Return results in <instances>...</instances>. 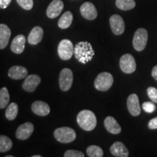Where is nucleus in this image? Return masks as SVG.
Wrapping results in <instances>:
<instances>
[{"label":"nucleus","instance_id":"23","mask_svg":"<svg viewBox=\"0 0 157 157\" xmlns=\"http://www.w3.org/2000/svg\"><path fill=\"white\" fill-rule=\"evenodd\" d=\"M18 113V106L15 103H12L8 105L5 111V117L10 121L14 120Z\"/></svg>","mask_w":157,"mask_h":157},{"label":"nucleus","instance_id":"12","mask_svg":"<svg viewBox=\"0 0 157 157\" xmlns=\"http://www.w3.org/2000/svg\"><path fill=\"white\" fill-rule=\"evenodd\" d=\"M127 109L131 115L137 117L141 113V108L140 106L138 97L136 94H131L127 98Z\"/></svg>","mask_w":157,"mask_h":157},{"label":"nucleus","instance_id":"34","mask_svg":"<svg viewBox=\"0 0 157 157\" xmlns=\"http://www.w3.org/2000/svg\"><path fill=\"white\" fill-rule=\"evenodd\" d=\"M151 75L153 77L156 81L157 82V66H154L152 69V72H151Z\"/></svg>","mask_w":157,"mask_h":157},{"label":"nucleus","instance_id":"35","mask_svg":"<svg viewBox=\"0 0 157 157\" xmlns=\"http://www.w3.org/2000/svg\"><path fill=\"white\" fill-rule=\"evenodd\" d=\"M32 157H41L40 155H35V156H33Z\"/></svg>","mask_w":157,"mask_h":157},{"label":"nucleus","instance_id":"9","mask_svg":"<svg viewBox=\"0 0 157 157\" xmlns=\"http://www.w3.org/2000/svg\"><path fill=\"white\" fill-rule=\"evenodd\" d=\"M109 22L113 34L115 35H121L123 34L125 29V25L123 18L120 15H113L110 17Z\"/></svg>","mask_w":157,"mask_h":157},{"label":"nucleus","instance_id":"15","mask_svg":"<svg viewBox=\"0 0 157 157\" xmlns=\"http://www.w3.org/2000/svg\"><path fill=\"white\" fill-rule=\"evenodd\" d=\"M31 110L35 114L40 116V117L48 116L50 112V108L48 104L40 101H35L32 103Z\"/></svg>","mask_w":157,"mask_h":157},{"label":"nucleus","instance_id":"13","mask_svg":"<svg viewBox=\"0 0 157 157\" xmlns=\"http://www.w3.org/2000/svg\"><path fill=\"white\" fill-rule=\"evenodd\" d=\"M34 127L31 122H25L20 125L16 130V137L21 140H25L28 139L34 132Z\"/></svg>","mask_w":157,"mask_h":157},{"label":"nucleus","instance_id":"3","mask_svg":"<svg viewBox=\"0 0 157 157\" xmlns=\"http://www.w3.org/2000/svg\"><path fill=\"white\" fill-rule=\"evenodd\" d=\"M55 138L62 143H69L76 139L75 131L71 127H63L56 129L54 132Z\"/></svg>","mask_w":157,"mask_h":157},{"label":"nucleus","instance_id":"20","mask_svg":"<svg viewBox=\"0 0 157 157\" xmlns=\"http://www.w3.org/2000/svg\"><path fill=\"white\" fill-rule=\"evenodd\" d=\"M11 31L7 25L0 24V50L5 49L8 44Z\"/></svg>","mask_w":157,"mask_h":157},{"label":"nucleus","instance_id":"33","mask_svg":"<svg viewBox=\"0 0 157 157\" xmlns=\"http://www.w3.org/2000/svg\"><path fill=\"white\" fill-rule=\"evenodd\" d=\"M12 0H0V8L6 9L10 5Z\"/></svg>","mask_w":157,"mask_h":157},{"label":"nucleus","instance_id":"7","mask_svg":"<svg viewBox=\"0 0 157 157\" xmlns=\"http://www.w3.org/2000/svg\"><path fill=\"white\" fill-rule=\"evenodd\" d=\"M74 76L72 71L69 68L62 69L59 76V86L62 91L66 92L69 90L73 84Z\"/></svg>","mask_w":157,"mask_h":157},{"label":"nucleus","instance_id":"31","mask_svg":"<svg viewBox=\"0 0 157 157\" xmlns=\"http://www.w3.org/2000/svg\"><path fill=\"white\" fill-rule=\"evenodd\" d=\"M65 157H84V154L83 153L76 150H68L65 152Z\"/></svg>","mask_w":157,"mask_h":157},{"label":"nucleus","instance_id":"17","mask_svg":"<svg viewBox=\"0 0 157 157\" xmlns=\"http://www.w3.org/2000/svg\"><path fill=\"white\" fill-rule=\"evenodd\" d=\"M28 75V71L23 66H14L9 69L8 76L13 79L19 80L25 78Z\"/></svg>","mask_w":157,"mask_h":157},{"label":"nucleus","instance_id":"4","mask_svg":"<svg viewBox=\"0 0 157 157\" xmlns=\"http://www.w3.org/2000/svg\"><path fill=\"white\" fill-rule=\"evenodd\" d=\"M113 83V76L108 72H102L98 74V76L96 77L94 85L97 90L105 92L111 87Z\"/></svg>","mask_w":157,"mask_h":157},{"label":"nucleus","instance_id":"29","mask_svg":"<svg viewBox=\"0 0 157 157\" xmlns=\"http://www.w3.org/2000/svg\"><path fill=\"white\" fill-rule=\"evenodd\" d=\"M143 109L145 112L151 113L156 111V105L153 102H145L142 105Z\"/></svg>","mask_w":157,"mask_h":157},{"label":"nucleus","instance_id":"26","mask_svg":"<svg viewBox=\"0 0 157 157\" xmlns=\"http://www.w3.org/2000/svg\"><path fill=\"white\" fill-rule=\"evenodd\" d=\"M10 102V94L6 87L0 90V109H5L7 106Z\"/></svg>","mask_w":157,"mask_h":157},{"label":"nucleus","instance_id":"8","mask_svg":"<svg viewBox=\"0 0 157 157\" xmlns=\"http://www.w3.org/2000/svg\"><path fill=\"white\" fill-rule=\"evenodd\" d=\"M121 70L125 74H132L136 70V62L132 55L124 54L119 60Z\"/></svg>","mask_w":157,"mask_h":157},{"label":"nucleus","instance_id":"28","mask_svg":"<svg viewBox=\"0 0 157 157\" xmlns=\"http://www.w3.org/2000/svg\"><path fill=\"white\" fill-rule=\"evenodd\" d=\"M16 1L23 9L26 10H30L34 6L33 0H16Z\"/></svg>","mask_w":157,"mask_h":157},{"label":"nucleus","instance_id":"18","mask_svg":"<svg viewBox=\"0 0 157 157\" xmlns=\"http://www.w3.org/2000/svg\"><path fill=\"white\" fill-rule=\"evenodd\" d=\"M111 154L117 157H127L129 156V151L121 142H115L110 148Z\"/></svg>","mask_w":157,"mask_h":157},{"label":"nucleus","instance_id":"22","mask_svg":"<svg viewBox=\"0 0 157 157\" xmlns=\"http://www.w3.org/2000/svg\"><path fill=\"white\" fill-rule=\"evenodd\" d=\"M72 21H73V15L70 11H67L63 14L58 21V26L63 29H67L71 25Z\"/></svg>","mask_w":157,"mask_h":157},{"label":"nucleus","instance_id":"2","mask_svg":"<svg viewBox=\"0 0 157 157\" xmlns=\"http://www.w3.org/2000/svg\"><path fill=\"white\" fill-rule=\"evenodd\" d=\"M78 124L85 131H92L97 125V118L90 110H83L78 113L76 118Z\"/></svg>","mask_w":157,"mask_h":157},{"label":"nucleus","instance_id":"5","mask_svg":"<svg viewBox=\"0 0 157 157\" xmlns=\"http://www.w3.org/2000/svg\"><path fill=\"white\" fill-rule=\"evenodd\" d=\"M148 42V32L145 29H138L135 31L132 39L133 48L135 50L143 51L146 48Z\"/></svg>","mask_w":157,"mask_h":157},{"label":"nucleus","instance_id":"11","mask_svg":"<svg viewBox=\"0 0 157 157\" xmlns=\"http://www.w3.org/2000/svg\"><path fill=\"white\" fill-rule=\"evenodd\" d=\"M80 13L83 17L89 21L95 20L98 16V12L95 5L89 2L82 4L80 7Z\"/></svg>","mask_w":157,"mask_h":157},{"label":"nucleus","instance_id":"25","mask_svg":"<svg viewBox=\"0 0 157 157\" xmlns=\"http://www.w3.org/2000/svg\"><path fill=\"white\" fill-rule=\"evenodd\" d=\"M13 147V142L5 135H0V152L5 153L10 150Z\"/></svg>","mask_w":157,"mask_h":157},{"label":"nucleus","instance_id":"6","mask_svg":"<svg viewBox=\"0 0 157 157\" xmlns=\"http://www.w3.org/2000/svg\"><path fill=\"white\" fill-rule=\"evenodd\" d=\"M74 45L68 39H63L59 43L58 47V53L63 60H70L74 55Z\"/></svg>","mask_w":157,"mask_h":157},{"label":"nucleus","instance_id":"24","mask_svg":"<svg viewBox=\"0 0 157 157\" xmlns=\"http://www.w3.org/2000/svg\"><path fill=\"white\" fill-rule=\"evenodd\" d=\"M135 2L134 0H117L116 5L121 10H130L135 7Z\"/></svg>","mask_w":157,"mask_h":157},{"label":"nucleus","instance_id":"21","mask_svg":"<svg viewBox=\"0 0 157 157\" xmlns=\"http://www.w3.org/2000/svg\"><path fill=\"white\" fill-rule=\"evenodd\" d=\"M44 35V31L40 26H35L31 31L28 36V42L29 44L35 45L39 44L42 41Z\"/></svg>","mask_w":157,"mask_h":157},{"label":"nucleus","instance_id":"30","mask_svg":"<svg viewBox=\"0 0 157 157\" xmlns=\"http://www.w3.org/2000/svg\"><path fill=\"white\" fill-rule=\"evenodd\" d=\"M147 94L148 98L154 103H157V89L156 87H150L147 89Z\"/></svg>","mask_w":157,"mask_h":157},{"label":"nucleus","instance_id":"16","mask_svg":"<svg viewBox=\"0 0 157 157\" xmlns=\"http://www.w3.org/2000/svg\"><path fill=\"white\" fill-rule=\"evenodd\" d=\"M25 37L22 34L17 35L13 39L11 44V50L15 54H21L24 51Z\"/></svg>","mask_w":157,"mask_h":157},{"label":"nucleus","instance_id":"19","mask_svg":"<svg viewBox=\"0 0 157 157\" xmlns=\"http://www.w3.org/2000/svg\"><path fill=\"white\" fill-rule=\"evenodd\" d=\"M104 126L107 131L113 135L119 134L121 131V128L117 120L112 117H107L104 120Z\"/></svg>","mask_w":157,"mask_h":157},{"label":"nucleus","instance_id":"1","mask_svg":"<svg viewBox=\"0 0 157 157\" xmlns=\"http://www.w3.org/2000/svg\"><path fill=\"white\" fill-rule=\"evenodd\" d=\"M74 54L78 62L85 64L92 60L95 55V52L90 43L87 42H80L74 47Z\"/></svg>","mask_w":157,"mask_h":157},{"label":"nucleus","instance_id":"32","mask_svg":"<svg viewBox=\"0 0 157 157\" xmlns=\"http://www.w3.org/2000/svg\"><path fill=\"white\" fill-rule=\"evenodd\" d=\"M148 126L150 129H157V117L148 121Z\"/></svg>","mask_w":157,"mask_h":157},{"label":"nucleus","instance_id":"14","mask_svg":"<svg viewBox=\"0 0 157 157\" xmlns=\"http://www.w3.org/2000/svg\"><path fill=\"white\" fill-rule=\"evenodd\" d=\"M63 10V2L61 0H53L47 9V15L49 18H56Z\"/></svg>","mask_w":157,"mask_h":157},{"label":"nucleus","instance_id":"10","mask_svg":"<svg viewBox=\"0 0 157 157\" xmlns=\"http://www.w3.org/2000/svg\"><path fill=\"white\" fill-rule=\"evenodd\" d=\"M41 82V78L36 74H31L25 77L22 84L23 89L29 93H33L36 90V87Z\"/></svg>","mask_w":157,"mask_h":157},{"label":"nucleus","instance_id":"27","mask_svg":"<svg viewBox=\"0 0 157 157\" xmlns=\"http://www.w3.org/2000/svg\"><path fill=\"white\" fill-rule=\"evenodd\" d=\"M87 154L90 157H102L103 156V151L98 146H90L87 148Z\"/></svg>","mask_w":157,"mask_h":157},{"label":"nucleus","instance_id":"36","mask_svg":"<svg viewBox=\"0 0 157 157\" xmlns=\"http://www.w3.org/2000/svg\"><path fill=\"white\" fill-rule=\"evenodd\" d=\"M6 157H13V156H6Z\"/></svg>","mask_w":157,"mask_h":157}]
</instances>
